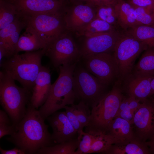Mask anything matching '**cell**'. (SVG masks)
Returning a JSON list of instances; mask_svg holds the SVG:
<instances>
[{
	"mask_svg": "<svg viewBox=\"0 0 154 154\" xmlns=\"http://www.w3.org/2000/svg\"><path fill=\"white\" fill-rule=\"evenodd\" d=\"M63 14H41L21 17L25 21L26 26L35 31L47 48L55 40L69 32L66 27Z\"/></svg>",
	"mask_w": 154,
	"mask_h": 154,
	"instance_id": "ba28073f",
	"label": "cell"
},
{
	"mask_svg": "<svg viewBox=\"0 0 154 154\" xmlns=\"http://www.w3.org/2000/svg\"><path fill=\"white\" fill-rule=\"evenodd\" d=\"M95 17V8L85 2L67 5L63 14L67 29L75 33Z\"/></svg>",
	"mask_w": 154,
	"mask_h": 154,
	"instance_id": "4fadbf2b",
	"label": "cell"
},
{
	"mask_svg": "<svg viewBox=\"0 0 154 154\" xmlns=\"http://www.w3.org/2000/svg\"><path fill=\"white\" fill-rule=\"evenodd\" d=\"M46 119L52 128V137L56 144L77 137L78 133L69 121L65 111H56Z\"/></svg>",
	"mask_w": 154,
	"mask_h": 154,
	"instance_id": "9a60e30c",
	"label": "cell"
},
{
	"mask_svg": "<svg viewBox=\"0 0 154 154\" xmlns=\"http://www.w3.org/2000/svg\"><path fill=\"white\" fill-rule=\"evenodd\" d=\"M127 2L134 7L146 8L152 10L154 0H127Z\"/></svg>",
	"mask_w": 154,
	"mask_h": 154,
	"instance_id": "d590c367",
	"label": "cell"
},
{
	"mask_svg": "<svg viewBox=\"0 0 154 154\" xmlns=\"http://www.w3.org/2000/svg\"><path fill=\"white\" fill-rule=\"evenodd\" d=\"M151 95L154 94V76L151 81Z\"/></svg>",
	"mask_w": 154,
	"mask_h": 154,
	"instance_id": "60d3db41",
	"label": "cell"
},
{
	"mask_svg": "<svg viewBox=\"0 0 154 154\" xmlns=\"http://www.w3.org/2000/svg\"><path fill=\"white\" fill-rule=\"evenodd\" d=\"M146 143L151 153L154 154V135Z\"/></svg>",
	"mask_w": 154,
	"mask_h": 154,
	"instance_id": "f35d334b",
	"label": "cell"
},
{
	"mask_svg": "<svg viewBox=\"0 0 154 154\" xmlns=\"http://www.w3.org/2000/svg\"><path fill=\"white\" fill-rule=\"evenodd\" d=\"M77 63L59 67V76L52 85L48 98L38 110L45 120L66 106L74 104L76 98L73 88V75Z\"/></svg>",
	"mask_w": 154,
	"mask_h": 154,
	"instance_id": "3957f363",
	"label": "cell"
},
{
	"mask_svg": "<svg viewBox=\"0 0 154 154\" xmlns=\"http://www.w3.org/2000/svg\"><path fill=\"white\" fill-rule=\"evenodd\" d=\"M45 49L16 54L0 64L2 70L6 72L23 87L31 92L41 68L42 58Z\"/></svg>",
	"mask_w": 154,
	"mask_h": 154,
	"instance_id": "7a4b0ae2",
	"label": "cell"
},
{
	"mask_svg": "<svg viewBox=\"0 0 154 154\" xmlns=\"http://www.w3.org/2000/svg\"><path fill=\"white\" fill-rule=\"evenodd\" d=\"M117 23L123 29L126 30L139 25L136 21L134 15V8L127 2L119 0L114 5Z\"/></svg>",
	"mask_w": 154,
	"mask_h": 154,
	"instance_id": "ffe728a7",
	"label": "cell"
},
{
	"mask_svg": "<svg viewBox=\"0 0 154 154\" xmlns=\"http://www.w3.org/2000/svg\"><path fill=\"white\" fill-rule=\"evenodd\" d=\"M123 98L122 90L116 83L92 108L90 119L85 131L94 135L101 132L108 133V127L116 117Z\"/></svg>",
	"mask_w": 154,
	"mask_h": 154,
	"instance_id": "5b68a950",
	"label": "cell"
},
{
	"mask_svg": "<svg viewBox=\"0 0 154 154\" xmlns=\"http://www.w3.org/2000/svg\"><path fill=\"white\" fill-rule=\"evenodd\" d=\"M18 16L23 17L41 14H62L66 3L62 0H11Z\"/></svg>",
	"mask_w": 154,
	"mask_h": 154,
	"instance_id": "7c38bea8",
	"label": "cell"
},
{
	"mask_svg": "<svg viewBox=\"0 0 154 154\" xmlns=\"http://www.w3.org/2000/svg\"><path fill=\"white\" fill-rule=\"evenodd\" d=\"M118 0L119 1V0Z\"/></svg>",
	"mask_w": 154,
	"mask_h": 154,
	"instance_id": "7bdbcfd3",
	"label": "cell"
},
{
	"mask_svg": "<svg viewBox=\"0 0 154 154\" xmlns=\"http://www.w3.org/2000/svg\"><path fill=\"white\" fill-rule=\"evenodd\" d=\"M51 75L49 68L42 66L35 80L30 102L37 109L46 101L51 89Z\"/></svg>",
	"mask_w": 154,
	"mask_h": 154,
	"instance_id": "2e32d148",
	"label": "cell"
},
{
	"mask_svg": "<svg viewBox=\"0 0 154 154\" xmlns=\"http://www.w3.org/2000/svg\"><path fill=\"white\" fill-rule=\"evenodd\" d=\"M38 110L29 102L25 114L16 131L6 138L25 154H37L41 149L56 144L49 132L48 126Z\"/></svg>",
	"mask_w": 154,
	"mask_h": 154,
	"instance_id": "6da1fadb",
	"label": "cell"
},
{
	"mask_svg": "<svg viewBox=\"0 0 154 154\" xmlns=\"http://www.w3.org/2000/svg\"><path fill=\"white\" fill-rule=\"evenodd\" d=\"M0 151L1 154H25L21 149L15 147L10 150H4L0 147Z\"/></svg>",
	"mask_w": 154,
	"mask_h": 154,
	"instance_id": "74e56055",
	"label": "cell"
},
{
	"mask_svg": "<svg viewBox=\"0 0 154 154\" xmlns=\"http://www.w3.org/2000/svg\"><path fill=\"white\" fill-rule=\"evenodd\" d=\"M131 125L127 121L116 116L110 124L107 133L119 143L122 142L135 137Z\"/></svg>",
	"mask_w": 154,
	"mask_h": 154,
	"instance_id": "44dd1931",
	"label": "cell"
},
{
	"mask_svg": "<svg viewBox=\"0 0 154 154\" xmlns=\"http://www.w3.org/2000/svg\"><path fill=\"white\" fill-rule=\"evenodd\" d=\"M26 24L23 19L18 16L12 23L0 30V63L4 57V50L9 36L20 27Z\"/></svg>",
	"mask_w": 154,
	"mask_h": 154,
	"instance_id": "f1b7e54d",
	"label": "cell"
},
{
	"mask_svg": "<svg viewBox=\"0 0 154 154\" xmlns=\"http://www.w3.org/2000/svg\"><path fill=\"white\" fill-rule=\"evenodd\" d=\"M121 34L116 29L84 37L79 46L81 57L113 51Z\"/></svg>",
	"mask_w": 154,
	"mask_h": 154,
	"instance_id": "8fae6325",
	"label": "cell"
},
{
	"mask_svg": "<svg viewBox=\"0 0 154 154\" xmlns=\"http://www.w3.org/2000/svg\"><path fill=\"white\" fill-rule=\"evenodd\" d=\"M134 7L135 18L139 25H154V13L152 10L146 8Z\"/></svg>",
	"mask_w": 154,
	"mask_h": 154,
	"instance_id": "1f68e13d",
	"label": "cell"
},
{
	"mask_svg": "<svg viewBox=\"0 0 154 154\" xmlns=\"http://www.w3.org/2000/svg\"><path fill=\"white\" fill-rule=\"evenodd\" d=\"M95 137L83 130L78 132L77 138L78 143L76 151V154H89Z\"/></svg>",
	"mask_w": 154,
	"mask_h": 154,
	"instance_id": "4dcf8cb0",
	"label": "cell"
},
{
	"mask_svg": "<svg viewBox=\"0 0 154 154\" xmlns=\"http://www.w3.org/2000/svg\"><path fill=\"white\" fill-rule=\"evenodd\" d=\"M15 80L6 72H0V102L7 113L16 131L24 116L32 92L17 85Z\"/></svg>",
	"mask_w": 154,
	"mask_h": 154,
	"instance_id": "277c9868",
	"label": "cell"
},
{
	"mask_svg": "<svg viewBox=\"0 0 154 154\" xmlns=\"http://www.w3.org/2000/svg\"><path fill=\"white\" fill-rule=\"evenodd\" d=\"M64 109L69 121L78 133L83 130V128L72 106L71 105L70 106H67Z\"/></svg>",
	"mask_w": 154,
	"mask_h": 154,
	"instance_id": "e575fe53",
	"label": "cell"
},
{
	"mask_svg": "<svg viewBox=\"0 0 154 154\" xmlns=\"http://www.w3.org/2000/svg\"><path fill=\"white\" fill-rule=\"evenodd\" d=\"M82 127H85L89 123L91 117V111L86 104L80 102L77 104L71 105Z\"/></svg>",
	"mask_w": 154,
	"mask_h": 154,
	"instance_id": "d6a6232c",
	"label": "cell"
},
{
	"mask_svg": "<svg viewBox=\"0 0 154 154\" xmlns=\"http://www.w3.org/2000/svg\"><path fill=\"white\" fill-rule=\"evenodd\" d=\"M95 136L90 153H104L112 145L119 143L114 137L108 133L101 132Z\"/></svg>",
	"mask_w": 154,
	"mask_h": 154,
	"instance_id": "83f0119b",
	"label": "cell"
},
{
	"mask_svg": "<svg viewBox=\"0 0 154 154\" xmlns=\"http://www.w3.org/2000/svg\"><path fill=\"white\" fill-rule=\"evenodd\" d=\"M16 130L6 112L0 110V139L4 136L13 134Z\"/></svg>",
	"mask_w": 154,
	"mask_h": 154,
	"instance_id": "836d02e7",
	"label": "cell"
},
{
	"mask_svg": "<svg viewBox=\"0 0 154 154\" xmlns=\"http://www.w3.org/2000/svg\"><path fill=\"white\" fill-rule=\"evenodd\" d=\"M141 102L131 96H129L127 97L123 98L116 117L123 118L132 124L135 114Z\"/></svg>",
	"mask_w": 154,
	"mask_h": 154,
	"instance_id": "d4e9b609",
	"label": "cell"
},
{
	"mask_svg": "<svg viewBox=\"0 0 154 154\" xmlns=\"http://www.w3.org/2000/svg\"><path fill=\"white\" fill-rule=\"evenodd\" d=\"M118 0H86L85 2L96 8L101 5H114Z\"/></svg>",
	"mask_w": 154,
	"mask_h": 154,
	"instance_id": "8d00e7d4",
	"label": "cell"
},
{
	"mask_svg": "<svg viewBox=\"0 0 154 154\" xmlns=\"http://www.w3.org/2000/svg\"><path fill=\"white\" fill-rule=\"evenodd\" d=\"M77 137L40 149L37 154H76L78 146Z\"/></svg>",
	"mask_w": 154,
	"mask_h": 154,
	"instance_id": "484cf974",
	"label": "cell"
},
{
	"mask_svg": "<svg viewBox=\"0 0 154 154\" xmlns=\"http://www.w3.org/2000/svg\"><path fill=\"white\" fill-rule=\"evenodd\" d=\"M148 47L127 33L121 34L113 51L118 68V78L120 81L125 80L131 74L136 58Z\"/></svg>",
	"mask_w": 154,
	"mask_h": 154,
	"instance_id": "52a82bcc",
	"label": "cell"
},
{
	"mask_svg": "<svg viewBox=\"0 0 154 154\" xmlns=\"http://www.w3.org/2000/svg\"><path fill=\"white\" fill-rule=\"evenodd\" d=\"M73 88L76 98L92 108L109 92L108 86L101 83L79 61L73 75Z\"/></svg>",
	"mask_w": 154,
	"mask_h": 154,
	"instance_id": "8992f818",
	"label": "cell"
},
{
	"mask_svg": "<svg viewBox=\"0 0 154 154\" xmlns=\"http://www.w3.org/2000/svg\"><path fill=\"white\" fill-rule=\"evenodd\" d=\"M18 16L16 7L11 0H0V30L12 23Z\"/></svg>",
	"mask_w": 154,
	"mask_h": 154,
	"instance_id": "4316f807",
	"label": "cell"
},
{
	"mask_svg": "<svg viewBox=\"0 0 154 154\" xmlns=\"http://www.w3.org/2000/svg\"><path fill=\"white\" fill-rule=\"evenodd\" d=\"M133 124L137 138L144 142L149 140L154 135V103L147 99L142 102L135 114Z\"/></svg>",
	"mask_w": 154,
	"mask_h": 154,
	"instance_id": "5bb4252c",
	"label": "cell"
},
{
	"mask_svg": "<svg viewBox=\"0 0 154 154\" xmlns=\"http://www.w3.org/2000/svg\"><path fill=\"white\" fill-rule=\"evenodd\" d=\"M152 11L154 13V2L153 5V8L152 9Z\"/></svg>",
	"mask_w": 154,
	"mask_h": 154,
	"instance_id": "b9f144b4",
	"label": "cell"
},
{
	"mask_svg": "<svg viewBox=\"0 0 154 154\" xmlns=\"http://www.w3.org/2000/svg\"><path fill=\"white\" fill-rule=\"evenodd\" d=\"M134 68V74L154 76V48L148 47L144 51Z\"/></svg>",
	"mask_w": 154,
	"mask_h": 154,
	"instance_id": "603a6c76",
	"label": "cell"
},
{
	"mask_svg": "<svg viewBox=\"0 0 154 154\" xmlns=\"http://www.w3.org/2000/svg\"><path fill=\"white\" fill-rule=\"evenodd\" d=\"M24 32L20 35L17 44L16 54L21 51L31 52L46 48V46L35 31L26 26Z\"/></svg>",
	"mask_w": 154,
	"mask_h": 154,
	"instance_id": "d6986e66",
	"label": "cell"
},
{
	"mask_svg": "<svg viewBox=\"0 0 154 154\" xmlns=\"http://www.w3.org/2000/svg\"><path fill=\"white\" fill-rule=\"evenodd\" d=\"M115 27L106 21L95 18L75 34L78 37H86L115 30Z\"/></svg>",
	"mask_w": 154,
	"mask_h": 154,
	"instance_id": "cb8c5ba5",
	"label": "cell"
},
{
	"mask_svg": "<svg viewBox=\"0 0 154 154\" xmlns=\"http://www.w3.org/2000/svg\"><path fill=\"white\" fill-rule=\"evenodd\" d=\"M84 68L101 83L109 86L118 78L119 71L113 54L101 53L82 57L80 60Z\"/></svg>",
	"mask_w": 154,
	"mask_h": 154,
	"instance_id": "9c48e42d",
	"label": "cell"
},
{
	"mask_svg": "<svg viewBox=\"0 0 154 154\" xmlns=\"http://www.w3.org/2000/svg\"><path fill=\"white\" fill-rule=\"evenodd\" d=\"M67 5L75 4L84 3L86 0H62Z\"/></svg>",
	"mask_w": 154,
	"mask_h": 154,
	"instance_id": "ab89813d",
	"label": "cell"
},
{
	"mask_svg": "<svg viewBox=\"0 0 154 154\" xmlns=\"http://www.w3.org/2000/svg\"><path fill=\"white\" fill-rule=\"evenodd\" d=\"M114 5H103L96 7L95 18L104 21L115 27L118 23Z\"/></svg>",
	"mask_w": 154,
	"mask_h": 154,
	"instance_id": "f546056e",
	"label": "cell"
},
{
	"mask_svg": "<svg viewBox=\"0 0 154 154\" xmlns=\"http://www.w3.org/2000/svg\"><path fill=\"white\" fill-rule=\"evenodd\" d=\"M125 32L148 47L154 48V25H138L128 29Z\"/></svg>",
	"mask_w": 154,
	"mask_h": 154,
	"instance_id": "7402d4cb",
	"label": "cell"
},
{
	"mask_svg": "<svg viewBox=\"0 0 154 154\" xmlns=\"http://www.w3.org/2000/svg\"><path fill=\"white\" fill-rule=\"evenodd\" d=\"M68 32L58 38L45 48L44 55L55 68L62 65L80 61L81 57L78 45Z\"/></svg>",
	"mask_w": 154,
	"mask_h": 154,
	"instance_id": "30bf717a",
	"label": "cell"
},
{
	"mask_svg": "<svg viewBox=\"0 0 154 154\" xmlns=\"http://www.w3.org/2000/svg\"><path fill=\"white\" fill-rule=\"evenodd\" d=\"M129 76L130 78H127L129 80L126 85L129 96L143 102L151 95V81L154 76L134 74Z\"/></svg>",
	"mask_w": 154,
	"mask_h": 154,
	"instance_id": "e0dca14e",
	"label": "cell"
},
{
	"mask_svg": "<svg viewBox=\"0 0 154 154\" xmlns=\"http://www.w3.org/2000/svg\"><path fill=\"white\" fill-rule=\"evenodd\" d=\"M104 153L107 154H147L151 153L146 142L134 138L112 145Z\"/></svg>",
	"mask_w": 154,
	"mask_h": 154,
	"instance_id": "ac0fdd59",
	"label": "cell"
}]
</instances>
